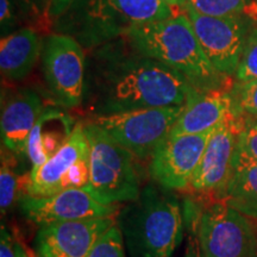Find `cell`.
I'll list each match as a JSON object with an SVG mask.
<instances>
[{
    "label": "cell",
    "instance_id": "obj_10",
    "mask_svg": "<svg viewBox=\"0 0 257 257\" xmlns=\"http://www.w3.org/2000/svg\"><path fill=\"white\" fill-rule=\"evenodd\" d=\"M22 213L29 221L46 226L49 224L112 217L115 205H102L85 188H72L48 197L25 194L19 199Z\"/></svg>",
    "mask_w": 257,
    "mask_h": 257
},
{
    "label": "cell",
    "instance_id": "obj_20",
    "mask_svg": "<svg viewBox=\"0 0 257 257\" xmlns=\"http://www.w3.org/2000/svg\"><path fill=\"white\" fill-rule=\"evenodd\" d=\"M251 3L252 0H185L187 9L212 17H236Z\"/></svg>",
    "mask_w": 257,
    "mask_h": 257
},
{
    "label": "cell",
    "instance_id": "obj_3",
    "mask_svg": "<svg viewBox=\"0 0 257 257\" xmlns=\"http://www.w3.org/2000/svg\"><path fill=\"white\" fill-rule=\"evenodd\" d=\"M167 191L148 185L118 214L127 257H172L181 243V208Z\"/></svg>",
    "mask_w": 257,
    "mask_h": 257
},
{
    "label": "cell",
    "instance_id": "obj_11",
    "mask_svg": "<svg viewBox=\"0 0 257 257\" xmlns=\"http://www.w3.org/2000/svg\"><path fill=\"white\" fill-rule=\"evenodd\" d=\"M213 131L199 135L168 136L150 159L149 174L160 187H188Z\"/></svg>",
    "mask_w": 257,
    "mask_h": 257
},
{
    "label": "cell",
    "instance_id": "obj_22",
    "mask_svg": "<svg viewBox=\"0 0 257 257\" xmlns=\"http://www.w3.org/2000/svg\"><path fill=\"white\" fill-rule=\"evenodd\" d=\"M19 181L17 175L11 168L9 162L8 154H2V169H0V208L2 214L8 213L15 205L19 201L21 197L18 195Z\"/></svg>",
    "mask_w": 257,
    "mask_h": 257
},
{
    "label": "cell",
    "instance_id": "obj_13",
    "mask_svg": "<svg viewBox=\"0 0 257 257\" xmlns=\"http://www.w3.org/2000/svg\"><path fill=\"white\" fill-rule=\"evenodd\" d=\"M117 223L112 217L40 226L34 239L36 257H88L100 237Z\"/></svg>",
    "mask_w": 257,
    "mask_h": 257
},
{
    "label": "cell",
    "instance_id": "obj_26",
    "mask_svg": "<svg viewBox=\"0 0 257 257\" xmlns=\"http://www.w3.org/2000/svg\"><path fill=\"white\" fill-rule=\"evenodd\" d=\"M0 257H18L16 242L4 225H2L0 231Z\"/></svg>",
    "mask_w": 257,
    "mask_h": 257
},
{
    "label": "cell",
    "instance_id": "obj_2",
    "mask_svg": "<svg viewBox=\"0 0 257 257\" xmlns=\"http://www.w3.org/2000/svg\"><path fill=\"white\" fill-rule=\"evenodd\" d=\"M124 35L148 56L162 62L202 92L225 91L226 78L214 68L199 43L188 16L135 27Z\"/></svg>",
    "mask_w": 257,
    "mask_h": 257
},
{
    "label": "cell",
    "instance_id": "obj_23",
    "mask_svg": "<svg viewBox=\"0 0 257 257\" xmlns=\"http://www.w3.org/2000/svg\"><path fill=\"white\" fill-rule=\"evenodd\" d=\"M88 257H126L123 234L117 223L96 240Z\"/></svg>",
    "mask_w": 257,
    "mask_h": 257
},
{
    "label": "cell",
    "instance_id": "obj_1",
    "mask_svg": "<svg viewBox=\"0 0 257 257\" xmlns=\"http://www.w3.org/2000/svg\"><path fill=\"white\" fill-rule=\"evenodd\" d=\"M120 37L95 54L86 75L85 93L92 94L96 114L185 105L192 86L138 49L126 35Z\"/></svg>",
    "mask_w": 257,
    "mask_h": 257
},
{
    "label": "cell",
    "instance_id": "obj_30",
    "mask_svg": "<svg viewBox=\"0 0 257 257\" xmlns=\"http://www.w3.org/2000/svg\"><path fill=\"white\" fill-rule=\"evenodd\" d=\"M23 2V4H25L29 8H31L32 10H35V11L38 12V8H40V3L42 0H22Z\"/></svg>",
    "mask_w": 257,
    "mask_h": 257
},
{
    "label": "cell",
    "instance_id": "obj_29",
    "mask_svg": "<svg viewBox=\"0 0 257 257\" xmlns=\"http://www.w3.org/2000/svg\"><path fill=\"white\" fill-rule=\"evenodd\" d=\"M73 0H53L51 2L50 11L53 15H60L61 12L64 11L68 6L72 4Z\"/></svg>",
    "mask_w": 257,
    "mask_h": 257
},
{
    "label": "cell",
    "instance_id": "obj_5",
    "mask_svg": "<svg viewBox=\"0 0 257 257\" xmlns=\"http://www.w3.org/2000/svg\"><path fill=\"white\" fill-rule=\"evenodd\" d=\"M185 105L138 108L96 114L92 121L128 150L136 159H152L184 111Z\"/></svg>",
    "mask_w": 257,
    "mask_h": 257
},
{
    "label": "cell",
    "instance_id": "obj_8",
    "mask_svg": "<svg viewBox=\"0 0 257 257\" xmlns=\"http://www.w3.org/2000/svg\"><path fill=\"white\" fill-rule=\"evenodd\" d=\"M46 79L55 99L66 107H75L85 95V55L72 37L53 35L44 47Z\"/></svg>",
    "mask_w": 257,
    "mask_h": 257
},
{
    "label": "cell",
    "instance_id": "obj_25",
    "mask_svg": "<svg viewBox=\"0 0 257 257\" xmlns=\"http://www.w3.org/2000/svg\"><path fill=\"white\" fill-rule=\"evenodd\" d=\"M244 126L238 136V144L240 147L257 160V120L252 118L244 117Z\"/></svg>",
    "mask_w": 257,
    "mask_h": 257
},
{
    "label": "cell",
    "instance_id": "obj_24",
    "mask_svg": "<svg viewBox=\"0 0 257 257\" xmlns=\"http://www.w3.org/2000/svg\"><path fill=\"white\" fill-rule=\"evenodd\" d=\"M236 75L240 82L257 79V29L250 34L244 43Z\"/></svg>",
    "mask_w": 257,
    "mask_h": 257
},
{
    "label": "cell",
    "instance_id": "obj_7",
    "mask_svg": "<svg viewBox=\"0 0 257 257\" xmlns=\"http://www.w3.org/2000/svg\"><path fill=\"white\" fill-rule=\"evenodd\" d=\"M198 240L204 257H257V233L250 218L224 202L202 212Z\"/></svg>",
    "mask_w": 257,
    "mask_h": 257
},
{
    "label": "cell",
    "instance_id": "obj_18",
    "mask_svg": "<svg viewBox=\"0 0 257 257\" xmlns=\"http://www.w3.org/2000/svg\"><path fill=\"white\" fill-rule=\"evenodd\" d=\"M220 199L250 219H257V160L237 143L231 176Z\"/></svg>",
    "mask_w": 257,
    "mask_h": 257
},
{
    "label": "cell",
    "instance_id": "obj_4",
    "mask_svg": "<svg viewBox=\"0 0 257 257\" xmlns=\"http://www.w3.org/2000/svg\"><path fill=\"white\" fill-rule=\"evenodd\" d=\"M89 148V182L85 189L102 205L133 201L141 193L135 156L93 121L83 124Z\"/></svg>",
    "mask_w": 257,
    "mask_h": 257
},
{
    "label": "cell",
    "instance_id": "obj_14",
    "mask_svg": "<svg viewBox=\"0 0 257 257\" xmlns=\"http://www.w3.org/2000/svg\"><path fill=\"white\" fill-rule=\"evenodd\" d=\"M162 0H92L91 17L105 34L120 36L135 27L173 17Z\"/></svg>",
    "mask_w": 257,
    "mask_h": 257
},
{
    "label": "cell",
    "instance_id": "obj_12",
    "mask_svg": "<svg viewBox=\"0 0 257 257\" xmlns=\"http://www.w3.org/2000/svg\"><path fill=\"white\" fill-rule=\"evenodd\" d=\"M200 46L218 72L231 75L238 68L245 43V24L236 17H212L187 9Z\"/></svg>",
    "mask_w": 257,
    "mask_h": 257
},
{
    "label": "cell",
    "instance_id": "obj_32",
    "mask_svg": "<svg viewBox=\"0 0 257 257\" xmlns=\"http://www.w3.org/2000/svg\"><path fill=\"white\" fill-rule=\"evenodd\" d=\"M162 2L166 3L167 5H169L170 8H173V6L185 5V0H162Z\"/></svg>",
    "mask_w": 257,
    "mask_h": 257
},
{
    "label": "cell",
    "instance_id": "obj_6",
    "mask_svg": "<svg viewBox=\"0 0 257 257\" xmlns=\"http://www.w3.org/2000/svg\"><path fill=\"white\" fill-rule=\"evenodd\" d=\"M89 182V148L85 127L78 123L69 140L44 165L32 168L27 194L48 197L72 188H86Z\"/></svg>",
    "mask_w": 257,
    "mask_h": 257
},
{
    "label": "cell",
    "instance_id": "obj_15",
    "mask_svg": "<svg viewBox=\"0 0 257 257\" xmlns=\"http://www.w3.org/2000/svg\"><path fill=\"white\" fill-rule=\"evenodd\" d=\"M232 113V100L229 92H202L193 88L169 136L210 133Z\"/></svg>",
    "mask_w": 257,
    "mask_h": 257
},
{
    "label": "cell",
    "instance_id": "obj_31",
    "mask_svg": "<svg viewBox=\"0 0 257 257\" xmlns=\"http://www.w3.org/2000/svg\"><path fill=\"white\" fill-rule=\"evenodd\" d=\"M16 250H17V256L18 257H30V256H29V253L25 251L23 246H22L19 243H16Z\"/></svg>",
    "mask_w": 257,
    "mask_h": 257
},
{
    "label": "cell",
    "instance_id": "obj_9",
    "mask_svg": "<svg viewBox=\"0 0 257 257\" xmlns=\"http://www.w3.org/2000/svg\"><path fill=\"white\" fill-rule=\"evenodd\" d=\"M244 121V115L232 113L214 128L188 187L202 194L214 193L221 197L232 172L234 153Z\"/></svg>",
    "mask_w": 257,
    "mask_h": 257
},
{
    "label": "cell",
    "instance_id": "obj_19",
    "mask_svg": "<svg viewBox=\"0 0 257 257\" xmlns=\"http://www.w3.org/2000/svg\"><path fill=\"white\" fill-rule=\"evenodd\" d=\"M40 40L31 29L19 30L3 37L0 43V69L6 79L21 80L27 76L40 55Z\"/></svg>",
    "mask_w": 257,
    "mask_h": 257
},
{
    "label": "cell",
    "instance_id": "obj_21",
    "mask_svg": "<svg viewBox=\"0 0 257 257\" xmlns=\"http://www.w3.org/2000/svg\"><path fill=\"white\" fill-rule=\"evenodd\" d=\"M233 113L257 120V79L237 83L230 92Z\"/></svg>",
    "mask_w": 257,
    "mask_h": 257
},
{
    "label": "cell",
    "instance_id": "obj_17",
    "mask_svg": "<svg viewBox=\"0 0 257 257\" xmlns=\"http://www.w3.org/2000/svg\"><path fill=\"white\" fill-rule=\"evenodd\" d=\"M74 120L69 114L55 108H47L40 115L28 140V157L32 168H38L59 152L72 136Z\"/></svg>",
    "mask_w": 257,
    "mask_h": 257
},
{
    "label": "cell",
    "instance_id": "obj_28",
    "mask_svg": "<svg viewBox=\"0 0 257 257\" xmlns=\"http://www.w3.org/2000/svg\"><path fill=\"white\" fill-rule=\"evenodd\" d=\"M185 257H204L200 249V244H199L198 237L197 238H194V237H191V238H189L187 249H186L185 252Z\"/></svg>",
    "mask_w": 257,
    "mask_h": 257
},
{
    "label": "cell",
    "instance_id": "obj_27",
    "mask_svg": "<svg viewBox=\"0 0 257 257\" xmlns=\"http://www.w3.org/2000/svg\"><path fill=\"white\" fill-rule=\"evenodd\" d=\"M14 21L15 17L10 0H0V23H2V30L4 31L10 25L14 24Z\"/></svg>",
    "mask_w": 257,
    "mask_h": 257
},
{
    "label": "cell",
    "instance_id": "obj_16",
    "mask_svg": "<svg viewBox=\"0 0 257 257\" xmlns=\"http://www.w3.org/2000/svg\"><path fill=\"white\" fill-rule=\"evenodd\" d=\"M44 108L34 91L18 92L6 102L2 112V142L14 156H28V140Z\"/></svg>",
    "mask_w": 257,
    "mask_h": 257
}]
</instances>
